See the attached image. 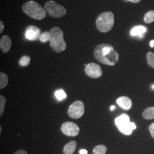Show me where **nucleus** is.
Returning a JSON list of instances; mask_svg holds the SVG:
<instances>
[{
  "instance_id": "nucleus-28",
  "label": "nucleus",
  "mask_w": 154,
  "mask_h": 154,
  "mask_svg": "<svg viewBox=\"0 0 154 154\" xmlns=\"http://www.w3.org/2000/svg\"><path fill=\"white\" fill-rule=\"evenodd\" d=\"M79 154H88V151L85 149H82L79 151Z\"/></svg>"
},
{
  "instance_id": "nucleus-11",
  "label": "nucleus",
  "mask_w": 154,
  "mask_h": 154,
  "mask_svg": "<svg viewBox=\"0 0 154 154\" xmlns=\"http://www.w3.org/2000/svg\"><path fill=\"white\" fill-rule=\"evenodd\" d=\"M116 103L124 110H130L132 107L131 100L125 96L118 98L116 100Z\"/></svg>"
},
{
  "instance_id": "nucleus-14",
  "label": "nucleus",
  "mask_w": 154,
  "mask_h": 154,
  "mask_svg": "<svg viewBox=\"0 0 154 154\" xmlns=\"http://www.w3.org/2000/svg\"><path fill=\"white\" fill-rule=\"evenodd\" d=\"M77 147V142L74 140L71 141L67 143L63 149V153L65 154H72L75 151Z\"/></svg>"
},
{
  "instance_id": "nucleus-20",
  "label": "nucleus",
  "mask_w": 154,
  "mask_h": 154,
  "mask_svg": "<svg viewBox=\"0 0 154 154\" xmlns=\"http://www.w3.org/2000/svg\"><path fill=\"white\" fill-rule=\"evenodd\" d=\"M30 62V57L28 55H23L19 61V64L22 67L28 66Z\"/></svg>"
},
{
  "instance_id": "nucleus-19",
  "label": "nucleus",
  "mask_w": 154,
  "mask_h": 154,
  "mask_svg": "<svg viewBox=\"0 0 154 154\" xmlns=\"http://www.w3.org/2000/svg\"><path fill=\"white\" fill-rule=\"evenodd\" d=\"M144 21L146 23L154 22V11H151L146 13L144 17Z\"/></svg>"
},
{
  "instance_id": "nucleus-23",
  "label": "nucleus",
  "mask_w": 154,
  "mask_h": 154,
  "mask_svg": "<svg viewBox=\"0 0 154 154\" xmlns=\"http://www.w3.org/2000/svg\"><path fill=\"white\" fill-rule=\"evenodd\" d=\"M55 95L57 99L59 100H62L63 99H65L67 97V95L65 93V92L61 89L56 91Z\"/></svg>"
},
{
  "instance_id": "nucleus-24",
  "label": "nucleus",
  "mask_w": 154,
  "mask_h": 154,
  "mask_svg": "<svg viewBox=\"0 0 154 154\" xmlns=\"http://www.w3.org/2000/svg\"><path fill=\"white\" fill-rule=\"evenodd\" d=\"M147 60L149 66L154 68V53L149 52L147 54Z\"/></svg>"
},
{
  "instance_id": "nucleus-2",
  "label": "nucleus",
  "mask_w": 154,
  "mask_h": 154,
  "mask_svg": "<svg viewBox=\"0 0 154 154\" xmlns=\"http://www.w3.org/2000/svg\"><path fill=\"white\" fill-rule=\"evenodd\" d=\"M50 46L57 53H61L66 49L67 45L63 38V32L58 27H54L50 30Z\"/></svg>"
},
{
  "instance_id": "nucleus-27",
  "label": "nucleus",
  "mask_w": 154,
  "mask_h": 154,
  "mask_svg": "<svg viewBox=\"0 0 154 154\" xmlns=\"http://www.w3.org/2000/svg\"><path fill=\"white\" fill-rule=\"evenodd\" d=\"M14 154H28V153L25 150L20 149V150H18L16 151Z\"/></svg>"
},
{
  "instance_id": "nucleus-18",
  "label": "nucleus",
  "mask_w": 154,
  "mask_h": 154,
  "mask_svg": "<svg viewBox=\"0 0 154 154\" xmlns=\"http://www.w3.org/2000/svg\"><path fill=\"white\" fill-rule=\"evenodd\" d=\"M107 150V147L105 145H98L93 149L94 154H106Z\"/></svg>"
},
{
  "instance_id": "nucleus-15",
  "label": "nucleus",
  "mask_w": 154,
  "mask_h": 154,
  "mask_svg": "<svg viewBox=\"0 0 154 154\" xmlns=\"http://www.w3.org/2000/svg\"><path fill=\"white\" fill-rule=\"evenodd\" d=\"M143 118L147 120L154 119V107H150L143 112Z\"/></svg>"
},
{
  "instance_id": "nucleus-25",
  "label": "nucleus",
  "mask_w": 154,
  "mask_h": 154,
  "mask_svg": "<svg viewBox=\"0 0 154 154\" xmlns=\"http://www.w3.org/2000/svg\"><path fill=\"white\" fill-rule=\"evenodd\" d=\"M149 131L151 132L152 137L154 139V123H152L149 127Z\"/></svg>"
},
{
  "instance_id": "nucleus-7",
  "label": "nucleus",
  "mask_w": 154,
  "mask_h": 154,
  "mask_svg": "<svg viewBox=\"0 0 154 154\" xmlns=\"http://www.w3.org/2000/svg\"><path fill=\"white\" fill-rule=\"evenodd\" d=\"M61 131L69 137H76L79 133V127L77 124L66 122L63 123L61 127Z\"/></svg>"
},
{
  "instance_id": "nucleus-21",
  "label": "nucleus",
  "mask_w": 154,
  "mask_h": 154,
  "mask_svg": "<svg viewBox=\"0 0 154 154\" xmlns=\"http://www.w3.org/2000/svg\"><path fill=\"white\" fill-rule=\"evenodd\" d=\"M50 39V32H45L41 34L39 40L40 42L42 43H45V42H47L48 41H49Z\"/></svg>"
},
{
  "instance_id": "nucleus-32",
  "label": "nucleus",
  "mask_w": 154,
  "mask_h": 154,
  "mask_svg": "<svg viewBox=\"0 0 154 154\" xmlns=\"http://www.w3.org/2000/svg\"><path fill=\"white\" fill-rule=\"evenodd\" d=\"M1 131H2V128H1V127H0V132L1 133Z\"/></svg>"
},
{
  "instance_id": "nucleus-3",
  "label": "nucleus",
  "mask_w": 154,
  "mask_h": 154,
  "mask_svg": "<svg viewBox=\"0 0 154 154\" xmlns=\"http://www.w3.org/2000/svg\"><path fill=\"white\" fill-rule=\"evenodd\" d=\"M24 13L34 20H41L46 17L47 13L42 6L34 1H29L22 5Z\"/></svg>"
},
{
  "instance_id": "nucleus-26",
  "label": "nucleus",
  "mask_w": 154,
  "mask_h": 154,
  "mask_svg": "<svg viewBox=\"0 0 154 154\" xmlns=\"http://www.w3.org/2000/svg\"><path fill=\"white\" fill-rule=\"evenodd\" d=\"M4 30V24L2 21H0V34H2Z\"/></svg>"
},
{
  "instance_id": "nucleus-12",
  "label": "nucleus",
  "mask_w": 154,
  "mask_h": 154,
  "mask_svg": "<svg viewBox=\"0 0 154 154\" xmlns=\"http://www.w3.org/2000/svg\"><path fill=\"white\" fill-rule=\"evenodd\" d=\"M130 123V117L128 115L125 114L117 117L115 120V123L117 127L126 125Z\"/></svg>"
},
{
  "instance_id": "nucleus-6",
  "label": "nucleus",
  "mask_w": 154,
  "mask_h": 154,
  "mask_svg": "<svg viewBox=\"0 0 154 154\" xmlns=\"http://www.w3.org/2000/svg\"><path fill=\"white\" fill-rule=\"evenodd\" d=\"M68 115L73 119H79L85 113V105L83 102L77 100L72 103L69 107L67 111Z\"/></svg>"
},
{
  "instance_id": "nucleus-10",
  "label": "nucleus",
  "mask_w": 154,
  "mask_h": 154,
  "mask_svg": "<svg viewBox=\"0 0 154 154\" xmlns=\"http://www.w3.org/2000/svg\"><path fill=\"white\" fill-rule=\"evenodd\" d=\"M11 40L9 36L4 35L0 40V48L4 53H8L11 48Z\"/></svg>"
},
{
  "instance_id": "nucleus-22",
  "label": "nucleus",
  "mask_w": 154,
  "mask_h": 154,
  "mask_svg": "<svg viewBox=\"0 0 154 154\" xmlns=\"http://www.w3.org/2000/svg\"><path fill=\"white\" fill-rule=\"evenodd\" d=\"M6 99L3 95L0 96V116H2L5 107Z\"/></svg>"
},
{
  "instance_id": "nucleus-4",
  "label": "nucleus",
  "mask_w": 154,
  "mask_h": 154,
  "mask_svg": "<svg viewBox=\"0 0 154 154\" xmlns=\"http://www.w3.org/2000/svg\"><path fill=\"white\" fill-rule=\"evenodd\" d=\"M114 24V16L111 11H105L97 18L96 27L99 32L107 33L110 31Z\"/></svg>"
},
{
  "instance_id": "nucleus-33",
  "label": "nucleus",
  "mask_w": 154,
  "mask_h": 154,
  "mask_svg": "<svg viewBox=\"0 0 154 154\" xmlns=\"http://www.w3.org/2000/svg\"><path fill=\"white\" fill-rule=\"evenodd\" d=\"M152 88L154 90V85H152Z\"/></svg>"
},
{
  "instance_id": "nucleus-5",
  "label": "nucleus",
  "mask_w": 154,
  "mask_h": 154,
  "mask_svg": "<svg viewBox=\"0 0 154 154\" xmlns=\"http://www.w3.org/2000/svg\"><path fill=\"white\" fill-rule=\"evenodd\" d=\"M45 9L50 16L59 18L65 16L66 9L65 7L59 5L54 1H48L45 4Z\"/></svg>"
},
{
  "instance_id": "nucleus-31",
  "label": "nucleus",
  "mask_w": 154,
  "mask_h": 154,
  "mask_svg": "<svg viewBox=\"0 0 154 154\" xmlns=\"http://www.w3.org/2000/svg\"><path fill=\"white\" fill-rule=\"evenodd\" d=\"M116 106L112 105V106H111V107H110V110H111V111H113L114 109H116Z\"/></svg>"
},
{
  "instance_id": "nucleus-9",
  "label": "nucleus",
  "mask_w": 154,
  "mask_h": 154,
  "mask_svg": "<svg viewBox=\"0 0 154 154\" xmlns=\"http://www.w3.org/2000/svg\"><path fill=\"white\" fill-rule=\"evenodd\" d=\"M41 30L38 27L34 25H30L26 28L25 31V37L30 41H35L39 38Z\"/></svg>"
},
{
  "instance_id": "nucleus-1",
  "label": "nucleus",
  "mask_w": 154,
  "mask_h": 154,
  "mask_svg": "<svg viewBox=\"0 0 154 154\" xmlns=\"http://www.w3.org/2000/svg\"><path fill=\"white\" fill-rule=\"evenodd\" d=\"M94 54L97 61L108 66H114L119 59L118 53L108 44H102L96 46Z\"/></svg>"
},
{
  "instance_id": "nucleus-29",
  "label": "nucleus",
  "mask_w": 154,
  "mask_h": 154,
  "mask_svg": "<svg viewBox=\"0 0 154 154\" xmlns=\"http://www.w3.org/2000/svg\"><path fill=\"white\" fill-rule=\"evenodd\" d=\"M128 1L132 2V3H135V4H137V3L139 2H140L141 0H128Z\"/></svg>"
},
{
  "instance_id": "nucleus-30",
  "label": "nucleus",
  "mask_w": 154,
  "mask_h": 154,
  "mask_svg": "<svg viewBox=\"0 0 154 154\" xmlns=\"http://www.w3.org/2000/svg\"><path fill=\"white\" fill-rule=\"evenodd\" d=\"M149 45H150V46H151V48H154V39H153V40H151V42H150V43H149Z\"/></svg>"
},
{
  "instance_id": "nucleus-13",
  "label": "nucleus",
  "mask_w": 154,
  "mask_h": 154,
  "mask_svg": "<svg viewBox=\"0 0 154 154\" xmlns=\"http://www.w3.org/2000/svg\"><path fill=\"white\" fill-rule=\"evenodd\" d=\"M147 29L144 26H137L132 28L131 30L130 34L132 36L142 37L143 34L146 33Z\"/></svg>"
},
{
  "instance_id": "nucleus-17",
  "label": "nucleus",
  "mask_w": 154,
  "mask_h": 154,
  "mask_svg": "<svg viewBox=\"0 0 154 154\" xmlns=\"http://www.w3.org/2000/svg\"><path fill=\"white\" fill-rule=\"evenodd\" d=\"M9 82V78L8 75L4 72L0 73V89L2 90V88H5L8 85Z\"/></svg>"
},
{
  "instance_id": "nucleus-8",
  "label": "nucleus",
  "mask_w": 154,
  "mask_h": 154,
  "mask_svg": "<svg viewBox=\"0 0 154 154\" xmlns=\"http://www.w3.org/2000/svg\"><path fill=\"white\" fill-rule=\"evenodd\" d=\"M85 72L88 77L92 78H98L102 75V70L99 65L95 63H90L86 66Z\"/></svg>"
},
{
  "instance_id": "nucleus-16",
  "label": "nucleus",
  "mask_w": 154,
  "mask_h": 154,
  "mask_svg": "<svg viewBox=\"0 0 154 154\" xmlns=\"http://www.w3.org/2000/svg\"><path fill=\"white\" fill-rule=\"evenodd\" d=\"M119 131L126 135H130L132 134V128L131 126V122L127 125L118 127Z\"/></svg>"
}]
</instances>
